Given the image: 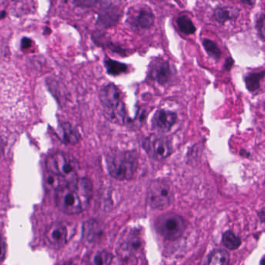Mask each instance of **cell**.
<instances>
[{"label":"cell","mask_w":265,"mask_h":265,"mask_svg":"<svg viewBox=\"0 0 265 265\" xmlns=\"http://www.w3.org/2000/svg\"><path fill=\"white\" fill-rule=\"evenodd\" d=\"M103 115L108 121L123 125L129 121L123 93L117 86L108 84L102 87L99 94Z\"/></svg>","instance_id":"1"},{"label":"cell","mask_w":265,"mask_h":265,"mask_svg":"<svg viewBox=\"0 0 265 265\" xmlns=\"http://www.w3.org/2000/svg\"><path fill=\"white\" fill-rule=\"evenodd\" d=\"M108 171L116 180H130L138 168V154L135 151H113L106 157Z\"/></svg>","instance_id":"2"},{"label":"cell","mask_w":265,"mask_h":265,"mask_svg":"<svg viewBox=\"0 0 265 265\" xmlns=\"http://www.w3.org/2000/svg\"><path fill=\"white\" fill-rule=\"evenodd\" d=\"M47 171L62 177L70 185H75L78 180V166L75 159L69 154L56 152L48 156L45 162Z\"/></svg>","instance_id":"3"},{"label":"cell","mask_w":265,"mask_h":265,"mask_svg":"<svg viewBox=\"0 0 265 265\" xmlns=\"http://www.w3.org/2000/svg\"><path fill=\"white\" fill-rule=\"evenodd\" d=\"M174 200V192L169 182L159 179L151 182L148 189L147 202L154 209H164Z\"/></svg>","instance_id":"4"},{"label":"cell","mask_w":265,"mask_h":265,"mask_svg":"<svg viewBox=\"0 0 265 265\" xmlns=\"http://www.w3.org/2000/svg\"><path fill=\"white\" fill-rule=\"evenodd\" d=\"M186 225L183 217L175 213L161 215L156 222L158 234L167 240H178L184 234Z\"/></svg>","instance_id":"5"},{"label":"cell","mask_w":265,"mask_h":265,"mask_svg":"<svg viewBox=\"0 0 265 265\" xmlns=\"http://www.w3.org/2000/svg\"><path fill=\"white\" fill-rule=\"evenodd\" d=\"M142 146L151 159L158 161L168 158L173 153V145L169 138L159 134H152L147 137Z\"/></svg>","instance_id":"6"},{"label":"cell","mask_w":265,"mask_h":265,"mask_svg":"<svg viewBox=\"0 0 265 265\" xmlns=\"http://www.w3.org/2000/svg\"><path fill=\"white\" fill-rule=\"evenodd\" d=\"M55 193L57 206L62 212L68 215H76L85 209L75 188V184L69 185Z\"/></svg>","instance_id":"7"},{"label":"cell","mask_w":265,"mask_h":265,"mask_svg":"<svg viewBox=\"0 0 265 265\" xmlns=\"http://www.w3.org/2000/svg\"><path fill=\"white\" fill-rule=\"evenodd\" d=\"M155 20L153 10L147 5H137L130 7L126 15V23L135 30H150Z\"/></svg>","instance_id":"8"},{"label":"cell","mask_w":265,"mask_h":265,"mask_svg":"<svg viewBox=\"0 0 265 265\" xmlns=\"http://www.w3.org/2000/svg\"><path fill=\"white\" fill-rule=\"evenodd\" d=\"M173 75L174 73L169 62L161 58L151 61L148 66V78L159 85L164 86L168 84Z\"/></svg>","instance_id":"9"},{"label":"cell","mask_w":265,"mask_h":265,"mask_svg":"<svg viewBox=\"0 0 265 265\" xmlns=\"http://www.w3.org/2000/svg\"><path fill=\"white\" fill-rule=\"evenodd\" d=\"M177 121L178 115L175 112L160 109L153 115L151 127L154 130L160 133H166L171 130Z\"/></svg>","instance_id":"10"},{"label":"cell","mask_w":265,"mask_h":265,"mask_svg":"<svg viewBox=\"0 0 265 265\" xmlns=\"http://www.w3.org/2000/svg\"><path fill=\"white\" fill-rule=\"evenodd\" d=\"M45 237L48 244L55 248H59L66 244L68 230L62 222H55L46 230Z\"/></svg>","instance_id":"11"},{"label":"cell","mask_w":265,"mask_h":265,"mask_svg":"<svg viewBox=\"0 0 265 265\" xmlns=\"http://www.w3.org/2000/svg\"><path fill=\"white\" fill-rule=\"evenodd\" d=\"M59 133L62 142L68 145H75L81 139V134L76 127L68 122L60 125Z\"/></svg>","instance_id":"12"},{"label":"cell","mask_w":265,"mask_h":265,"mask_svg":"<svg viewBox=\"0 0 265 265\" xmlns=\"http://www.w3.org/2000/svg\"><path fill=\"white\" fill-rule=\"evenodd\" d=\"M121 12L114 7H107L102 10L98 17L97 24L101 27H110L117 23Z\"/></svg>","instance_id":"13"},{"label":"cell","mask_w":265,"mask_h":265,"mask_svg":"<svg viewBox=\"0 0 265 265\" xmlns=\"http://www.w3.org/2000/svg\"><path fill=\"white\" fill-rule=\"evenodd\" d=\"M75 188L81 198L83 205L86 209L93 197V183L90 179L81 178L75 184Z\"/></svg>","instance_id":"14"},{"label":"cell","mask_w":265,"mask_h":265,"mask_svg":"<svg viewBox=\"0 0 265 265\" xmlns=\"http://www.w3.org/2000/svg\"><path fill=\"white\" fill-rule=\"evenodd\" d=\"M239 10L229 7H219L215 9L213 18L219 24H225L227 22L235 20L238 17Z\"/></svg>","instance_id":"15"},{"label":"cell","mask_w":265,"mask_h":265,"mask_svg":"<svg viewBox=\"0 0 265 265\" xmlns=\"http://www.w3.org/2000/svg\"><path fill=\"white\" fill-rule=\"evenodd\" d=\"M122 250L124 254L127 253V255H135V253H139L142 250V240L140 237L139 234L131 233L126 238Z\"/></svg>","instance_id":"16"},{"label":"cell","mask_w":265,"mask_h":265,"mask_svg":"<svg viewBox=\"0 0 265 265\" xmlns=\"http://www.w3.org/2000/svg\"><path fill=\"white\" fill-rule=\"evenodd\" d=\"M45 185L48 190L55 191V192L62 190L70 185L68 182L60 176L46 172L45 177Z\"/></svg>","instance_id":"17"},{"label":"cell","mask_w":265,"mask_h":265,"mask_svg":"<svg viewBox=\"0 0 265 265\" xmlns=\"http://www.w3.org/2000/svg\"><path fill=\"white\" fill-rule=\"evenodd\" d=\"M265 77V70L250 72L244 77V83L248 91L254 93L260 89V82Z\"/></svg>","instance_id":"18"},{"label":"cell","mask_w":265,"mask_h":265,"mask_svg":"<svg viewBox=\"0 0 265 265\" xmlns=\"http://www.w3.org/2000/svg\"><path fill=\"white\" fill-rule=\"evenodd\" d=\"M104 65L107 73L109 75H114V77L126 73L128 71L127 65L118 62V61L109 59V58H106V59H105Z\"/></svg>","instance_id":"19"},{"label":"cell","mask_w":265,"mask_h":265,"mask_svg":"<svg viewBox=\"0 0 265 265\" xmlns=\"http://www.w3.org/2000/svg\"><path fill=\"white\" fill-rule=\"evenodd\" d=\"M230 255L224 250H215L208 257L205 265H229Z\"/></svg>","instance_id":"20"},{"label":"cell","mask_w":265,"mask_h":265,"mask_svg":"<svg viewBox=\"0 0 265 265\" xmlns=\"http://www.w3.org/2000/svg\"><path fill=\"white\" fill-rule=\"evenodd\" d=\"M176 22H177L178 27L182 33H185L186 35H191L196 33V27H195L192 20L187 15L183 14L179 16Z\"/></svg>","instance_id":"21"},{"label":"cell","mask_w":265,"mask_h":265,"mask_svg":"<svg viewBox=\"0 0 265 265\" xmlns=\"http://www.w3.org/2000/svg\"><path fill=\"white\" fill-rule=\"evenodd\" d=\"M113 256L107 251H98L93 253L89 259L88 265H111Z\"/></svg>","instance_id":"22"},{"label":"cell","mask_w":265,"mask_h":265,"mask_svg":"<svg viewBox=\"0 0 265 265\" xmlns=\"http://www.w3.org/2000/svg\"><path fill=\"white\" fill-rule=\"evenodd\" d=\"M204 49L208 55L215 61H219L222 56V51L219 49L217 44L210 39H205L202 41Z\"/></svg>","instance_id":"23"},{"label":"cell","mask_w":265,"mask_h":265,"mask_svg":"<svg viewBox=\"0 0 265 265\" xmlns=\"http://www.w3.org/2000/svg\"><path fill=\"white\" fill-rule=\"evenodd\" d=\"M223 244L230 250H236L241 244V240L232 231H227L223 236Z\"/></svg>","instance_id":"24"},{"label":"cell","mask_w":265,"mask_h":265,"mask_svg":"<svg viewBox=\"0 0 265 265\" xmlns=\"http://www.w3.org/2000/svg\"><path fill=\"white\" fill-rule=\"evenodd\" d=\"M256 30L258 33L259 37L265 42V13H262L257 17L255 24Z\"/></svg>","instance_id":"25"},{"label":"cell","mask_w":265,"mask_h":265,"mask_svg":"<svg viewBox=\"0 0 265 265\" xmlns=\"http://www.w3.org/2000/svg\"><path fill=\"white\" fill-rule=\"evenodd\" d=\"M7 253V245L4 237L0 235V262L3 261L5 258Z\"/></svg>","instance_id":"26"},{"label":"cell","mask_w":265,"mask_h":265,"mask_svg":"<svg viewBox=\"0 0 265 265\" xmlns=\"http://www.w3.org/2000/svg\"><path fill=\"white\" fill-rule=\"evenodd\" d=\"M234 65V60L231 58V57H228L227 59H226L225 63L224 65V68L225 70L230 71L231 68H233Z\"/></svg>","instance_id":"27"},{"label":"cell","mask_w":265,"mask_h":265,"mask_svg":"<svg viewBox=\"0 0 265 265\" xmlns=\"http://www.w3.org/2000/svg\"><path fill=\"white\" fill-rule=\"evenodd\" d=\"M30 43H31V41H30V39H27V37L23 39L21 42L22 49H29V48L30 47V45H31Z\"/></svg>","instance_id":"28"},{"label":"cell","mask_w":265,"mask_h":265,"mask_svg":"<svg viewBox=\"0 0 265 265\" xmlns=\"http://www.w3.org/2000/svg\"><path fill=\"white\" fill-rule=\"evenodd\" d=\"M259 217H260V220L262 222H265V207L259 212Z\"/></svg>","instance_id":"29"},{"label":"cell","mask_w":265,"mask_h":265,"mask_svg":"<svg viewBox=\"0 0 265 265\" xmlns=\"http://www.w3.org/2000/svg\"><path fill=\"white\" fill-rule=\"evenodd\" d=\"M240 155L243 156V157H249L250 154L247 151H246L245 149H241L240 150Z\"/></svg>","instance_id":"30"},{"label":"cell","mask_w":265,"mask_h":265,"mask_svg":"<svg viewBox=\"0 0 265 265\" xmlns=\"http://www.w3.org/2000/svg\"><path fill=\"white\" fill-rule=\"evenodd\" d=\"M242 4H247V5H254L255 2H250V1H242Z\"/></svg>","instance_id":"31"},{"label":"cell","mask_w":265,"mask_h":265,"mask_svg":"<svg viewBox=\"0 0 265 265\" xmlns=\"http://www.w3.org/2000/svg\"><path fill=\"white\" fill-rule=\"evenodd\" d=\"M60 265H76V264H75V263H73V262L68 261V262H65V263H62V264H60Z\"/></svg>","instance_id":"32"}]
</instances>
